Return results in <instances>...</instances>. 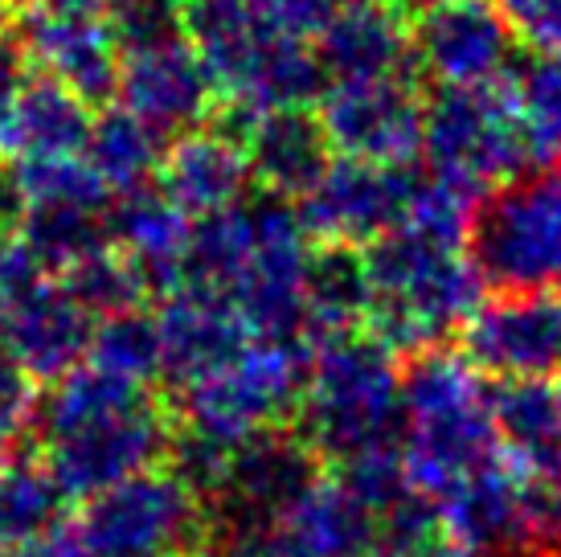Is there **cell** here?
<instances>
[{
	"mask_svg": "<svg viewBox=\"0 0 561 557\" xmlns=\"http://www.w3.org/2000/svg\"><path fill=\"white\" fill-rule=\"evenodd\" d=\"M46 464L66 496H99L169 464L172 410L152 386L79 365L42 406Z\"/></svg>",
	"mask_w": 561,
	"mask_h": 557,
	"instance_id": "obj_1",
	"label": "cell"
},
{
	"mask_svg": "<svg viewBox=\"0 0 561 557\" xmlns=\"http://www.w3.org/2000/svg\"><path fill=\"white\" fill-rule=\"evenodd\" d=\"M360 259L374 292L365 328L398 356L443 349L483 304V278L468 242L398 226L360 250Z\"/></svg>",
	"mask_w": 561,
	"mask_h": 557,
	"instance_id": "obj_2",
	"label": "cell"
},
{
	"mask_svg": "<svg viewBox=\"0 0 561 557\" xmlns=\"http://www.w3.org/2000/svg\"><path fill=\"white\" fill-rule=\"evenodd\" d=\"M185 37L218 87V107L242 120L308 107L324 91L312 42L287 30L266 0H185Z\"/></svg>",
	"mask_w": 561,
	"mask_h": 557,
	"instance_id": "obj_3",
	"label": "cell"
},
{
	"mask_svg": "<svg viewBox=\"0 0 561 557\" xmlns=\"http://www.w3.org/2000/svg\"><path fill=\"white\" fill-rule=\"evenodd\" d=\"M299 434L320 464H353L402 447V370L369 328L312 341L296 410Z\"/></svg>",
	"mask_w": 561,
	"mask_h": 557,
	"instance_id": "obj_4",
	"label": "cell"
},
{
	"mask_svg": "<svg viewBox=\"0 0 561 557\" xmlns=\"http://www.w3.org/2000/svg\"><path fill=\"white\" fill-rule=\"evenodd\" d=\"M500 455L504 447L483 373L447 349L414 356L402 373V459L414 492L438 500Z\"/></svg>",
	"mask_w": 561,
	"mask_h": 557,
	"instance_id": "obj_5",
	"label": "cell"
},
{
	"mask_svg": "<svg viewBox=\"0 0 561 557\" xmlns=\"http://www.w3.org/2000/svg\"><path fill=\"white\" fill-rule=\"evenodd\" d=\"M308 356V337H254L214 373L176 386V402L169 406L172 431L221 451H238L259 434L279 431L299 410Z\"/></svg>",
	"mask_w": 561,
	"mask_h": 557,
	"instance_id": "obj_6",
	"label": "cell"
},
{
	"mask_svg": "<svg viewBox=\"0 0 561 557\" xmlns=\"http://www.w3.org/2000/svg\"><path fill=\"white\" fill-rule=\"evenodd\" d=\"M468 254L483 287L558 292L561 287V164L520 172L488 189L468 230Z\"/></svg>",
	"mask_w": 561,
	"mask_h": 557,
	"instance_id": "obj_7",
	"label": "cell"
},
{
	"mask_svg": "<svg viewBox=\"0 0 561 557\" xmlns=\"http://www.w3.org/2000/svg\"><path fill=\"white\" fill-rule=\"evenodd\" d=\"M422 152L435 177L476 197L533 169L525 127L516 115L513 78L483 87H438L426 99Z\"/></svg>",
	"mask_w": 561,
	"mask_h": 557,
	"instance_id": "obj_8",
	"label": "cell"
},
{
	"mask_svg": "<svg viewBox=\"0 0 561 557\" xmlns=\"http://www.w3.org/2000/svg\"><path fill=\"white\" fill-rule=\"evenodd\" d=\"M79 528L94 557H205L209 512L181 471L160 464L91 496Z\"/></svg>",
	"mask_w": 561,
	"mask_h": 557,
	"instance_id": "obj_9",
	"label": "cell"
},
{
	"mask_svg": "<svg viewBox=\"0 0 561 557\" xmlns=\"http://www.w3.org/2000/svg\"><path fill=\"white\" fill-rule=\"evenodd\" d=\"M250 250L234 275L226 304L250 325L254 337H304V287L312 263V234L299 209L279 197L250 202Z\"/></svg>",
	"mask_w": 561,
	"mask_h": 557,
	"instance_id": "obj_10",
	"label": "cell"
},
{
	"mask_svg": "<svg viewBox=\"0 0 561 557\" xmlns=\"http://www.w3.org/2000/svg\"><path fill=\"white\" fill-rule=\"evenodd\" d=\"M414 189H419V172L410 164L332 156L324 177L299 197L296 209L316 247L365 250L402 226Z\"/></svg>",
	"mask_w": 561,
	"mask_h": 557,
	"instance_id": "obj_11",
	"label": "cell"
},
{
	"mask_svg": "<svg viewBox=\"0 0 561 557\" xmlns=\"http://www.w3.org/2000/svg\"><path fill=\"white\" fill-rule=\"evenodd\" d=\"M316 115L336 156L374 160V164H410L422 152L426 99L414 75L328 82Z\"/></svg>",
	"mask_w": 561,
	"mask_h": 557,
	"instance_id": "obj_12",
	"label": "cell"
},
{
	"mask_svg": "<svg viewBox=\"0 0 561 557\" xmlns=\"http://www.w3.org/2000/svg\"><path fill=\"white\" fill-rule=\"evenodd\" d=\"M13 37L33 75H46L87 99L94 111L119 91V42L107 16L70 13L42 0L13 9Z\"/></svg>",
	"mask_w": 561,
	"mask_h": 557,
	"instance_id": "obj_13",
	"label": "cell"
},
{
	"mask_svg": "<svg viewBox=\"0 0 561 557\" xmlns=\"http://www.w3.org/2000/svg\"><path fill=\"white\" fill-rule=\"evenodd\" d=\"M410 46L438 87H483L508 78L516 33L496 0H431L410 21Z\"/></svg>",
	"mask_w": 561,
	"mask_h": 557,
	"instance_id": "obj_14",
	"label": "cell"
},
{
	"mask_svg": "<svg viewBox=\"0 0 561 557\" xmlns=\"http://www.w3.org/2000/svg\"><path fill=\"white\" fill-rule=\"evenodd\" d=\"M463 356L496 382H533L561 373V295L504 292L463 325Z\"/></svg>",
	"mask_w": 561,
	"mask_h": 557,
	"instance_id": "obj_15",
	"label": "cell"
},
{
	"mask_svg": "<svg viewBox=\"0 0 561 557\" xmlns=\"http://www.w3.org/2000/svg\"><path fill=\"white\" fill-rule=\"evenodd\" d=\"M94 320L87 304L70 292V283L46 271H33L9 308L0 311V341L9 353L46 382H62L66 373L87 365L94 341Z\"/></svg>",
	"mask_w": 561,
	"mask_h": 557,
	"instance_id": "obj_16",
	"label": "cell"
},
{
	"mask_svg": "<svg viewBox=\"0 0 561 557\" xmlns=\"http://www.w3.org/2000/svg\"><path fill=\"white\" fill-rule=\"evenodd\" d=\"M115 99L127 111H136L144 124L157 127L160 136L193 132L209 124L218 111V87L185 33L140 49H124Z\"/></svg>",
	"mask_w": 561,
	"mask_h": 557,
	"instance_id": "obj_17",
	"label": "cell"
},
{
	"mask_svg": "<svg viewBox=\"0 0 561 557\" xmlns=\"http://www.w3.org/2000/svg\"><path fill=\"white\" fill-rule=\"evenodd\" d=\"M157 185L188 217H214L221 209H234V205H242L247 189L254 185L247 144L218 120L193 127V132H181L164 148Z\"/></svg>",
	"mask_w": 561,
	"mask_h": 557,
	"instance_id": "obj_18",
	"label": "cell"
},
{
	"mask_svg": "<svg viewBox=\"0 0 561 557\" xmlns=\"http://www.w3.org/2000/svg\"><path fill=\"white\" fill-rule=\"evenodd\" d=\"M312 49L324 70V87L414 75L410 21L386 0H344V9L320 30Z\"/></svg>",
	"mask_w": 561,
	"mask_h": 557,
	"instance_id": "obj_19",
	"label": "cell"
},
{
	"mask_svg": "<svg viewBox=\"0 0 561 557\" xmlns=\"http://www.w3.org/2000/svg\"><path fill=\"white\" fill-rule=\"evenodd\" d=\"M377 516L341 480H320L283 512L263 557H374Z\"/></svg>",
	"mask_w": 561,
	"mask_h": 557,
	"instance_id": "obj_20",
	"label": "cell"
},
{
	"mask_svg": "<svg viewBox=\"0 0 561 557\" xmlns=\"http://www.w3.org/2000/svg\"><path fill=\"white\" fill-rule=\"evenodd\" d=\"M157 332L164 373L176 386L214 373L254 341L250 325L226 299L193 292V287H172L164 295V304L157 311Z\"/></svg>",
	"mask_w": 561,
	"mask_h": 557,
	"instance_id": "obj_21",
	"label": "cell"
},
{
	"mask_svg": "<svg viewBox=\"0 0 561 557\" xmlns=\"http://www.w3.org/2000/svg\"><path fill=\"white\" fill-rule=\"evenodd\" d=\"M242 144H247L254 185H263L266 197L291 205L324 177V169L336 156L312 107H283L254 115L242 132Z\"/></svg>",
	"mask_w": 561,
	"mask_h": 557,
	"instance_id": "obj_22",
	"label": "cell"
},
{
	"mask_svg": "<svg viewBox=\"0 0 561 557\" xmlns=\"http://www.w3.org/2000/svg\"><path fill=\"white\" fill-rule=\"evenodd\" d=\"M91 124L94 107L87 99L46 75H30L9 111L0 115V160L25 164V160L82 156Z\"/></svg>",
	"mask_w": 561,
	"mask_h": 557,
	"instance_id": "obj_23",
	"label": "cell"
},
{
	"mask_svg": "<svg viewBox=\"0 0 561 557\" xmlns=\"http://www.w3.org/2000/svg\"><path fill=\"white\" fill-rule=\"evenodd\" d=\"M107 226L111 247L124 250L127 259L140 266L152 292L169 295L181 283L188 238H193V217L172 202L157 181L119 193L111 202Z\"/></svg>",
	"mask_w": 561,
	"mask_h": 557,
	"instance_id": "obj_24",
	"label": "cell"
},
{
	"mask_svg": "<svg viewBox=\"0 0 561 557\" xmlns=\"http://www.w3.org/2000/svg\"><path fill=\"white\" fill-rule=\"evenodd\" d=\"M492 418L516 471L537 484H561V382H496Z\"/></svg>",
	"mask_w": 561,
	"mask_h": 557,
	"instance_id": "obj_25",
	"label": "cell"
},
{
	"mask_svg": "<svg viewBox=\"0 0 561 557\" xmlns=\"http://www.w3.org/2000/svg\"><path fill=\"white\" fill-rule=\"evenodd\" d=\"M369 275L353 247H316L304 287V337L324 341L369 325Z\"/></svg>",
	"mask_w": 561,
	"mask_h": 557,
	"instance_id": "obj_26",
	"label": "cell"
},
{
	"mask_svg": "<svg viewBox=\"0 0 561 557\" xmlns=\"http://www.w3.org/2000/svg\"><path fill=\"white\" fill-rule=\"evenodd\" d=\"M87 164H91L107 189L119 197L127 189L152 185L164 160V136L152 124H144L136 111L103 107L94 111L91 136H87Z\"/></svg>",
	"mask_w": 561,
	"mask_h": 557,
	"instance_id": "obj_27",
	"label": "cell"
},
{
	"mask_svg": "<svg viewBox=\"0 0 561 557\" xmlns=\"http://www.w3.org/2000/svg\"><path fill=\"white\" fill-rule=\"evenodd\" d=\"M66 488L49 464H4L0 467V545L25 549L42 533L62 525Z\"/></svg>",
	"mask_w": 561,
	"mask_h": 557,
	"instance_id": "obj_28",
	"label": "cell"
},
{
	"mask_svg": "<svg viewBox=\"0 0 561 557\" xmlns=\"http://www.w3.org/2000/svg\"><path fill=\"white\" fill-rule=\"evenodd\" d=\"M87 365L124 377L136 386H152L164 373V353H160V332L157 316H148L144 308L119 311L94 325V341L87 353Z\"/></svg>",
	"mask_w": 561,
	"mask_h": 557,
	"instance_id": "obj_29",
	"label": "cell"
},
{
	"mask_svg": "<svg viewBox=\"0 0 561 557\" xmlns=\"http://www.w3.org/2000/svg\"><path fill=\"white\" fill-rule=\"evenodd\" d=\"M513 94L529 164L533 169L561 164V54H541L533 66L513 75Z\"/></svg>",
	"mask_w": 561,
	"mask_h": 557,
	"instance_id": "obj_30",
	"label": "cell"
},
{
	"mask_svg": "<svg viewBox=\"0 0 561 557\" xmlns=\"http://www.w3.org/2000/svg\"><path fill=\"white\" fill-rule=\"evenodd\" d=\"M62 278L70 283V292L87 304V311H91L94 320H107V316H119V311L144 308V299L152 295L140 266L115 247L99 250L94 259H87V263L75 266V271Z\"/></svg>",
	"mask_w": 561,
	"mask_h": 557,
	"instance_id": "obj_31",
	"label": "cell"
},
{
	"mask_svg": "<svg viewBox=\"0 0 561 557\" xmlns=\"http://www.w3.org/2000/svg\"><path fill=\"white\" fill-rule=\"evenodd\" d=\"M107 25L119 42V54L169 42L185 33V0H115L107 9Z\"/></svg>",
	"mask_w": 561,
	"mask_h": 557,
	"instance_id": "obj_32",
	"label": "cell"
},
{
	"mask_svg": "<svg viewBox=\"0 0 561 557\" xmlns=\"http://www.w3.org/2000/svg\"><path fill=\"white\" fill-rule=\"evenodd\" d=\"M516 42L537 54H561V0H496Z\"/></svg>",
	"mask_w": 561,
	"mask_h": 557,
	"instance_id": "obj_33",
	"label": "cell"
},
{
	"mask_svg": "<svg viewBox=\"0 0 561 557\" xmlns=\"http://www.w3.org/2000/svg\"><path fill=\"white\" fill-rule=\"evenodd\" d=\"M33 418V373L0 341V439L9 443Z\"/></svg>",
	"mask_w": 561,
	"mask_h": 557,
	"instance_id": "obj_34",
	"label": "cell"
},
{
	"mask_svg": "<svg viewBox=\"0 0 561 557\" xmlns=\"http://www.w3.org/2000/svg\"><path fill=\"white\" fill-rule=\"evenodd\" d=\"M266 4L275 9V16H279L287 30L308 37V42H316L320 30L344 9V0H266Z\"/></svg>",
	"mask_w": 561,
	"mask_h": 557,
	"instance_id": "obj_35",
	"label": "cell"
},
{
	"mask_svg": "<svg viewBox=\"0 0 561 557\" xmlns=\"http://www.w3.org/2000/svg\"><path fill=\"white\" fill-rule=\"evenodd\" d=\"M21 557H94L91 542L82 537V528H70V525H58L42 533L37 542H30L21 549Z\"/></svg>",
	"mask_w": 561,
	"mask_h": 557,
	"instance_id": "obj_36",
	"label": "cell"
},
{
	"mask_svg": "<svg viewBox=\"0 0 561 557\" xmlns=\"http://www.w3.org/2000/svg\"><path fill=\"white\" fill-rule=\"evenodd\" d=\"M42 4H54V9H70V13L107 16V9L115 4V0H42Z\"/></svg>",
	"mask_w": 561,
	"mask_h": 557,
	"instance_id": "obj_37",
	"label": "cell"
},
{
	"mask_svg": "<svg viewBox=\"0 0 561 557\" xmlns=\"http://www.w3.org/2000/svg\"><path fill=\"white\" fill-rule=\"evenodd\" d=\"M405 557H471V554H463V549H455V545H447V542H438V545H431V549H419V554H405Z\"/></svg>",
	"mask_w": 561,
	"mask_h": 557,
	"instance_id": "obj_38",
	"label": "cell"
},
{
	"mask_svg": "<svg viewBox=\"0 0 561 557\" xmlns=\"http://www.w3.org/2000/svg\"><path fill=\"white\" fill-rule=\"evenodd\" d=\"M386 4H393V9H398V13H402L405 21H414V16H419L422 9L431 4V0H386Z\"/></svg>",
	"mask_w": 561,
	"mask_h": 557,
	"instance_id": "obj_39",
	"label": "cell"
},
{
	"mask_svg": "<svg viewBox=\"0 0 561 557\" xmlns=\"http://www.w3.org/2000/svg\"><path fill=\"white\" fill-rule=\"evenodd\" d=\"M0 9H4V4H0Z\"/></svg>",
	"mask_w": 561,
	"mask_h": 557,
	"instance_id": "obj_40",
	"label": "cell"
},
{
	"mask_svg": "<svg viewBox=\"0 0 561 557\" xmlns=\"http://www.w3.org/2000/svg\"><path fill=\"white\" fill-rule=\"evenodd\" d=\"M0 557H4V554H0Z\"/></svg>",
	"mask_w": 561,
	"mask_h": 557,
	"instance_id": "obj_41",
	"label": "cell"
}]
</instances>
